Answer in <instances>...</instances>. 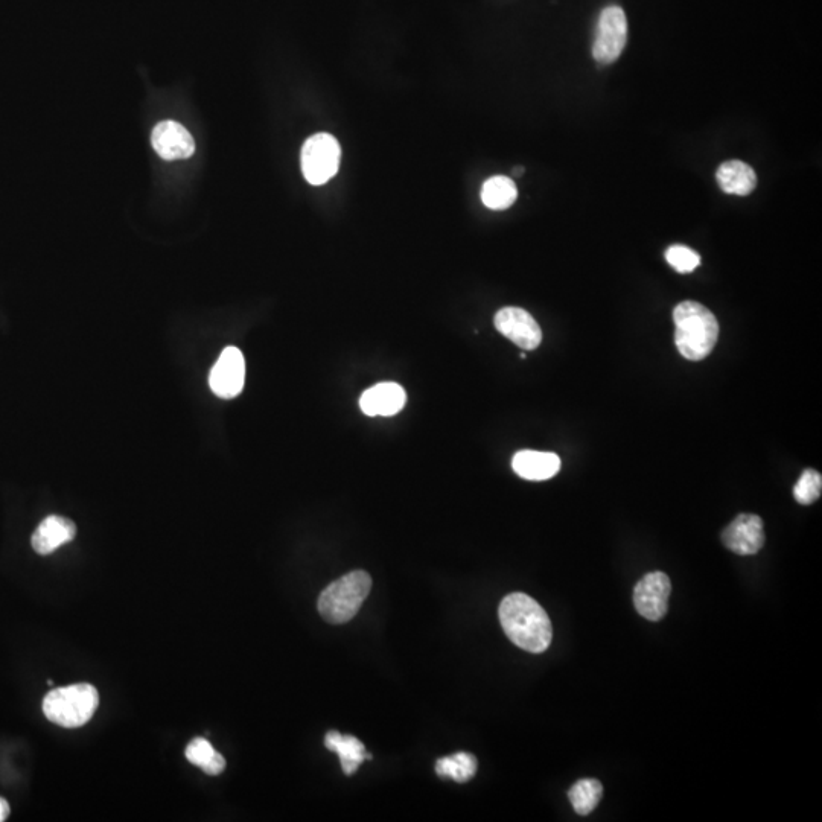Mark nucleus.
<instances>
[{
    "label": "nucleus",
    "mask_w": 822,
    "mask_h": 822,
    "mask_svg": "<svg viewBox=\"0 0 822 822\" xmlns=\"http://www.w3.org/2000/svg\"><path fill=\"white\" fill-rule=\"evenodd\" d=\"M498 617L507 638L527 652L542 654L552 643L553 628L547 612L527 594L504 597Z\"/></svg>",
    "instance_id": "f257e3e1"
},
{
    "label": "nucleus",
    "mask_w": 822,
    "mask_h": 822,
    "mask_svg": "<svg viewBox=\"0 0 822 822\" xmlns=\"http://www.w3.org/2000/svg\"><path fill=\"white\" fill-rule=\"evenodd\" d=\"M673 322L676 348L682 357L701 361L711 354L719 338V323L707 306L685 300L673 311Z\"/></svg>",
    "instance_id": "f03ea898"
},
{
    "label": "nucleus",
    "mask_w": 822,
    "mask_h": 822,
    "mask_svg": "<svg viewBox=\"0 0 822 822\" xmlns=\"http://www.w3.org/2000/svg\"><path fill=\"white\" fill-rule=\"evenodd\" d=\"M98 704V690L92 684L80 682L49 692L43 699V713L52 724L72 730L86 725Z\"/></svg>",
    "instance_id": "7ed1b4c3"
},
{
    "label": "nucleus",
    "mask_w": 822,
    "mask_h": 822,
    "mask_svg": "<svg viewBox=\"0 0 822 822\" xmlns=\"http://www.w3.org/2000/svg\"><path fill=\"white\" fill-rule=\"evenodd\" d=\"M372 590V577L363 570L352 571L332 582L319 597V612L332 625L351 622Z\"/></svg>",
    "instance_id": "20e7f679"
},
{
    "label": "nucleus",
    "mask_w": 822,
    "mask_h": 822,
    "mask_svg": "<svg viewBox=\"0 0 822 822\" xmlns=\"http://www.w3.org/2000/svg\"><path fill=\"white\" fill-rule=\"evenodd\" d=\"M341 148L332 134L317 133L305 142L300 154L302 173L306 182L325 185L340 168Z\"/></svg>",
    "instance_id": "39448f33"
},
{
    "label": "nucleus",
    "mask_w": 822,
    "mask_h": 822,
    "mask_svg": "<svg viewBox=\"0 0 822 822\" xmlns=\"http://www.w3.org/2000/svg\"><path fill=\"white\" fill-rule=\"evenodd\" d=\"M628 42V19L620 7H606L597 23L593 57L599 64H612L619 60Z\"/></svg>",
    "instance_id": "423d86ee"
},
{
    "label": "nucleus",
    "mask_w": 822,
    "mask_h": 822,
    "mask_svg": "<svg viewBox=\"0 0 822 822\" xmlns=\"http://www.w3.org/2000/svg\"><path fill=\"white\" fill-rule=\"evenodd\" d=\"M672 584L663 571L646 574L634 590V605L638 614L650 622H660L669 608Z\"/></svg>",
    "instance_id": "0eeeda50"
},
{
    "label": "nucleus",
    "mask_w": 822,
    "mask_h": 822,
    "mask_svg": "<svg viewBox=\"0 0 822 822\" xmlns=\"http://www.w3.org/2000/svg\"><path fill=\"white\" fill-rule=\"evenodd\" d=\"M246 381V360L238 348L224 349L215 366L212 367L209 384L211 390L221 399H233L243 392Z\"/></svg>",
    "instance_id": "6e6552de"
},
{
    "label": "nucleus",
    "mask_w": 822,
    "mask_h": 822,
    "mask_svg": "<svg viewBox=\"0 0 822 822\" xmlns=\"http://www.w3.org/2000/svg\"><path fill=\"white\" fill-rule=\"evenodd\" d=\"M495 328L524 351H533L542 341L538 322L521 308L507 306L495 314Z\"/></svg>",
    "instance_id": "1a4fd4ad"
},
{
    "label": "nucleus",
    "mask_w": 822,
    "mask_h": 822,
    "mask_svg": "<svg viewBox=\"0 0 822 822\" xmlns=\"http://www.w3.org/2000/svg\"><path fill=\"white\" fill-rule=\"evenodd\" d=\"M722 542L736 555H756L765 545L762 518L751 513H742L722 532Z\"/></svg>",
    "instance_id": "9d476101"
},
{
    "label": "nucleus",
    "mask_w": 822,
    "mask_h": 822,
    "mask_svg": "<svg viewBox=\"0 0 822 822\" xmlns=\"http://www.w3.org/2000/svg\"><path fill=\"white\" fill-rule=\"evenodd\" d=\"M151 145L163 160L189 159L195 153L192 134L176 121H163L153 128Z\"/></svg>",
    "instance_id": "9b49d317"
},
{
    "label": "nucleus",
    "mask_w": 822,
    "mask_h": 822,
    "mask_svg": "<svg viewBox=\"0 0 822 822\" xmlns=\"http://www.w3.org/2000/svg\"><path fill=\"white\" fill-rule=\"evenodd\" d=\"M407 395L396 383H381L361 395L360 407L367 416H395L404 408Z\"/></svg>",
    "instance_id": "f8f14e48"
},
{
    "label": "nucleus",
    "mask_w": 822,
    "mask_h": 822,
    "mask_svg": "<svg viewBox=\"0 0 822 822\" xmlns=\"http://www.w3.org/2000/svg\"><path fill=\"white\" fill-rule=\"evenodd\" d=\"M75 536H77V526L74 521L51 515L37 527L32 535L31 544L39 555L46 556L54 553L61 545L71 542Z\"/></svg>",
    "instance_id": "ddd939ff"
},
{
    "label": "nucleus",
    "mask_w": 822,
    "mask_h": 822,
    "mask_svg": "<svg viewBox=\"0 0 822 822\" xmlns=\"http://www.w3.org/2000/svg\"><path fill=\"white\" fill-rule=\"evenodd\" d=\"M513 471L530 482H544L555 477L561 469V459L555 453L524 450L512 459Z\"/></svg>",
    "instance_id": "4468645a"
},
{
    "label": "nucleus",
    "mask_w": 822,
    "mask_h": 822,
    "mask_svg": "<svg viewBox=\"0 0 822 822\" xmlns=\"http://www.w3.org/2000/svg\"><path fill=\"white\" fill-rule=\"evenodd\" d=\"M716 179L725 194L748 195L757 186L756 171L740 160L722 163L717 169Z\"/></svg>",
    "instance_id": "2eb2a0df"
},
{
    "label": "nucleus",
    "mask_w": 822,
    "mask_h": 822,
    "mask_svg": "<svg viewBox=\"0 0 822 822\" xmlns=\"http://www.w3.org/2000/svg\"><path fill=\"white\" fill-rule=\"evenodd\" d=\"M325 746L331 751L337 752L340 757L341 768L346 775H352L360 768L361 763L366 759H372L370 754H366L363 743L354 736H343L338 731H329L325 737Z\"/></svg>",
    "instance_id": "dca6fc26"
},
{
    "label": "nucleus",
    "mask_w": 822,
    "mask_h": 822,
    "mask_svg": "<svg viewBox=\"0 0 822 822\" xmlns=\"http://www.w3.org/2000/svg\"><path fill=\"white\" fill-rule=\"evenodd\" d=\"M517 197V185L509 177L495 176L483 183L482 201L492 211L509 209Z\"/></svg>",
    "instance_id": "f3484780"
},
{
    "label": "nucleus",
    "mask_w": 822,
    "mask_h": 822,
    "mask_svg": "<svg viewBox=\"0 0 822 822\" xmlns=\"http://www.w3.org/2000/svg\"><path fill=\"white\" fill-rule=\"evenodd\" d=\"M436 772L439 777L453 778L457 783H466L477 772V759L468 752H457L454 756L437 760Z\"/></svg>",
    "instance_id": "a211bd4d"
},
{
    "label": "nucleus",
    "mask_w": 822,
    "mask_h": 822,
    "mask_svg": "<svg viewBox=\"0 0 822 822\" xmlns=\"http://www.w3.org/2000/svg\"><path fill=\"white\" fill-rule=\"evenodd\" d=\"M602 795V783L594 780V778H585V780L577 781V783L571 787L570 792H568V798H570L571 804H573V809L576 810V813H579V815L584 816L590 815V813L596 809L597 804L602 800Z\"/></svg>",
    "instance_id": "6ab92c4d"
},
{
    "label": "nucleus",
    "mask_w": 822,
    "mask_h": 822,
    "mask_svg": "<svg viewBox=\"0 0 822 822\" xmlns=\"http://www.w3.org/2000/svg\"><path fill=\"white\" fill-rule=\"evenodd\" d=\"M822 492V475L815 469H806L794 488L795 500L804 506L815 503Z\"/></svg>",
    "instance_id": "aec40b11"
},
{
    "label": "nucleus",
    "mask_w": 822,
    "mask_h": 822,
    "mask_svg": "<svg viewBox=\"0 0 822 822\" xmlns=\"http://www.w3.org/2000/svg\"><path fill=\"white\" fill-rule=\"evenodd\" d=\"M666 259L678 273L682 274L692 273L701 264V256L695 250L681 246V244L669 247L666 252Z\"/></svg>",
    "instance_id": "412c9836"
},
{
    "label": "nucleus",
    "mask_w": 822,
    "mask_h": 822,
    "mask_svg": "<svg viewBox=\"0 0 822 822\" xmlns=\"http://www.w3.org/2000/svg\"><path fill=\"white\" fill-rule=\"evenodd\" d=\"M215 754H217V751H215L214 746H212L208 740L201 739V737L192 740V742L186 746L185 751L188 762L201 769L214 759Z\"/></svg>",
    "instance_id": "4be33fe9"
},
{
    "label": "nucleus",
    "mask_w": 822,
    "mask_h": 822,
    "mask_svg": "<svg viewBox=\"0 0 822 822\" xmlns=\"http://www.w3.org/2000/svg\"><path fill=\"white\" fill-rule=\"evenodd\" d=\"M226 769V760L221 756L220 752L215 754L214 759L204 766L203 771L208 775H220Z\"/></svg>",
    "instance_id": "5701e85b"
},
{
    "label": "nucleus",
    "mask_w": 822,
    "mask_h": 822,
    "mask_svg": "<svg viewBox=\"0 0 822 822\" xmlns=\"http://www.w3.org/2000/svg\"><path fill=\"white\" fill-rule=\"evenodd\" d=\"M10 816V804L4 798H0V822L7 821Z\"/></svg>",
    "instance_id": "b1692460"
},
{
    "label": "nucleus",
    "mask_w": 822,
    "mask_h": 822,
    "mask_svg": "<svg viewBox=\"0 0 822 822\" xmlns=\"http://www.w3.org/2000/svg\"><path fill=\"white\" fill-rule=\"evenodd\" d=\"M523 173H524V168L515 169V174H517V176H520V174H523Z\"/></svg>",
    "instance_id": "393cba45"
}]
</instances>
